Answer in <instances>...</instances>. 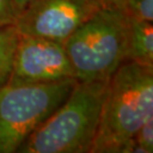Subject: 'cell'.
<instances>
[{
    "instance_id": "5",
    "label": "cell",
    "mask_w": 153,
    "mask_h": 153,
    "mask_svg": "<svg viewBox=\"0 0 153 153\" xmlns=\"http://www.w3.org/2000/svg\"><path fill=\"white\" fill-rule=\"evenodd\" d=\"M71 78H75V74L64 43L21 34L8 84H41Z\"/></svg>"
},
{
    "instance_id": "8",
    "label": "cell",
    "mask_w": 153,
    "mask_h": 153,
    "mask_svg": "<svg viewBox=\"0 0 153 153\" xmlns=\"http://www.w3.org/2000/svg\"><path fill=\"white\" fill-rule=\"evenodd\" d=\"M19 38L21 33L16 26L0 27V88L6 85L10 77Z\"/></svg>"
},
{
    "instance_id": "12",
    "label": "cell",
    "mask_w": 153,
    "mask_h": 153,
    "mask_svg": "<svg viewBox=\"0 0 153 153\" xmlns=\"http://www.w3.org/2000/svg\"><path fill=\"white\" fill-rule=\"evenodd\" d=\"M99 8H123L121 0H92Z\"/></svg>"
},
{
    "instance_id": "6",
    "label": "cell",
    "mask_w": 153,
    "mask_h": 153,
    "mask_svg": "<svg viewBox=\"0 0 153 153\" xmlns=\"http://www.w3.org/2000/svg\"><path fill=\"white\" fill-rule=\"evenodd\" d=\"M98 9L92 0H36L19 15L15 26L23 35L64 43Z\"/></svg>"
},
{
    "instance_id": "13",
    "label": "cell",
    "mask_w": 153,
    "mask_h": 153,
    "mask_svg": "<svg viewBox=\"0 0 153 153\" xmlns=\"http://www.w3.org/2000/svg\"><path fill=\"white\" fill-rule=\"evenodd\" d=\"M35 1H36V0H14V2H15V5H16V8H17V10H18V14H19V15H21L27 7H30L32 4H34Z\"/></svg>"
},
{
    "instance_id": "2",
    "label": "cell",
    "mask_w": 153,
    "mask_h": 153,
    "mask_svg": "<svg viewBox=\"0 0 153 153\" xmlns=\"http://www.w3.org/2000/svg\"><path fill=\"white\" fill-rule=\"evenodd\" d=\"M109 79L77 81L67 99L28 137L18 152H91Z\"/></svg>"
},
{
    "instance_id": "10",
    "label": "cell",
    "mask_w": 153,
    "mask_h": 153,
    "mask_svg": "<svg viewBox=\"0 0 153 153\" xmlns=\"http://www.w3.org/2000/svg\"><path fill=\"white\" fill-rule=\"evenodd\" d=\"M134 140L145 153L153 152V116H150L136 131Z\"/></svg>"
},
{
    "instance_id": "1",
    "label": "cell",
    "mask_w": 153,
    "mask_h": 153,
    "mask_svg": "<svg viewBox=\"0 0 153 153\" xmlns=\"http://www.w3.org/2000/svg\"><path fill=\"white\" fill-rule=\"evenodd\" d=\"M153 116V67L123 62L111 75L90 153H123Z\"/></svg>"
},
{
    "instance_id": "3",
    "label": "cell",
    "mask_w": 153,
    "mask_h": 153,
    "mask_svg": "<svg viewBox=\"0 0 153 153\" xmlns=\"http://www.w3.org/2000/svg\"><path fill=\"white\" fill-rule=\"evenodd\" d=\"M131 17L123 8H99L64 42L81 82L107 81L127 61Z\"/></svg>"
},
{
    "instance_id": "7",
    "label": "cell",
    "mask_w": 153,
    "mask_h": 153,
    "mask_svg": "<svg viewBox=\"0 0 153 153\" xmlns=\"http://www.w3.org/2000/svg\"><path fill=\"white\" fill-rule=\"evenodd\" d=\"M127 61L153 67L152 22L131 18Z\"/></svg>"
},
{
    "instance_id": "4",
    "label": "cell",
    "mask_w": 153,
    "mask_h": 153,
    "mask_svg": "<svg viewBox=\"0 0 153 153\" xmlns=\"http://www.w3.org/2000/svg\"><path fill=\"white\" fill-rule=\"evenodd\" d=\"M77 79L0 88V153H16L65 101Z\"/></svg>"
},
{
    "instance_id": "9",
    "label": "cell",
    "mask_w": 153,
    "mask_h": 153,
    "mask_svg": "<svg viewBox=\"0 0 153 153\" xmlns=\"http://www.w3.org/2000/svg\"><path fill=\"white\" fill-rule=\"evenodd\" d=\"M121 7L131 18L153 22V0H121Z\"/></svg>"
},
{
    "instance_id": "11",
    "label": "cell",
    "mask_w": 153,
    "mask_h": 153,
    "mask_svg": "<svg viewBox=\"0 0 153 153\" xmlns=\"http://www.w3.org/2000/svg\"><path fill=\"white\" fill-rule=\"evenodd\" d=\"M18 16L19 14L14 0H0V27L15 26Z\"/></svg>"
}]
</instances>
